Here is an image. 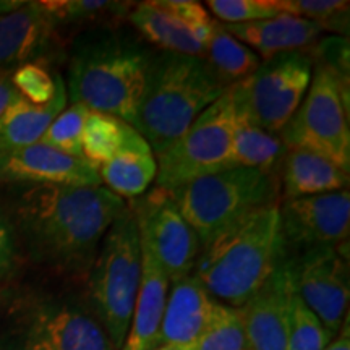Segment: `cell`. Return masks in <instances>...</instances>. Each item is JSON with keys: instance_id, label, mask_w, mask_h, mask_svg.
Instances as JSON below:
<instances>
[{"instance_id": "obj_1", "label": "cell", "mask_w": 350, "mask_h": 350, "mask_svg": "<svg viewBox=\"0 0 350 350\" xmlns=\"http://www.w3.org/2000/svg\"><path fill=\"white\" fill-rule=\"evenodd\" d=\"M124 208V200L104 187L20 185L8 217L31 258L75 273L91 269Z\"/></svg>"}, {"instance_id": "obj_2", "label": "cell", "mask_w": 350, "mask_h": 350, "mask_svg": "<svg viewBox=\"0 0 350 350\" xmlns=\"http://www.w3.org/2000/svg\"><path fill=\"white\" fill-rule=\"evenodd\" d=\"M152 52L137 38L116 29H96L73 47L67 96L93 112L133 125L142 103Z\"/></svg>"}, {"instance_id": "obj_3", "label": "cell", "mask_w": 350, "mask_h": 350, "mask_svg": "<svg viewBox=\"0 0 350 350\" xmlns=\"http://www.w3.org/2000/svg\"><path fill=\"white\" fill-rule=\"evenodd\" d=\"M279 204L262 206L204 247L195 278L216 299L240 308L286 260Z\"/></svg>"}, {"instance_id": "obj_4", "label": "cell", "mask_w": 350, "mask_h": 350, "mask_svg": "<svg viewBox=\"0 0 350 350\" xmlns=\"http://www.w3.org/2000/svg\"><path fill=\"white\" fill-rule=\"evenodd\" d=\"M227 88L203 57L165 51L152 54L131 126L146 139L154 156H159Z\"/></svg>"}, {"instance_id": "obj_5", "label": "cell", "mask_w": 350, "mask_h": 350, "mask_svg": "<svg viewBox=\"0 0 350 350\" xmlns=\"http://www.w3.org/2000/svg\"><path fill=\"white\" fill-rule=\"evenodd\" d=\"M142 278V245L133 208L125 206L99 245L90 274V299L116 350L129 334Z\"/></svg>"}, {"instance_id": "obj_6", "label": "cell", "mask_w": 350, "mask_h": 350, "mask_svg": "<svg viewBox=\"0 0 350 350\" xmlns=\"http://www.w3.org/2000/svg\"><path fill=\"white\" fill-rule=\"evenodd\" d=\"M187 224L203 248L248 214L275 203L274 174L256 169H227L204 175L170 191Z\"/></svg>"}, {"instance_id": "obj_7", "label": "cell", "mask_w": 350, "mask_h": 350, "mask_svg": "<svg viewBox=\"0 0 350 350\" xmlns=\"http://www.w3.org/2000/svg\"><path fill=\"white\" fill-rule=\"evenodd\" d=\"M279 137L287 150L312 151L349 172L347 85L338 67L329 64L317 67L300 107Z\"/></svg>"}, {"instance_id": "obj_8", "label": "cell", "mask_w": 350, "mask_h": 350, "mask_svg": "<svg viewBox=\"0 0 350 350\" xmlns=\"http://www.w3.org/2000/svg\"><path fill=\"white\" fill-rule=\"evenodd\" d=\"M313 75L305 52H284L262 60L250 77L230 85L235 112L261 130L279 135L300 107Z\"/></svg>"}, {"instance_id": "obj_9", "label": "cell", "mask_w": 350, "mask_h": 350, "mask_svg": "<svg viewBox=\"0 0 350 350\" xmlns=\"http://www.w3.org/2000/svg\"><path fill=\"white\" fill-rule=\"evenodd\" d=\"M235 120L229 86L177 142L156 156V188L175 191L196 178L226 170Z\"/></svg>"}, {"instance_id": "obj_10", "label": "cell", "mask_w": 350, "mask_h": 350, "mask_svg": "<svg viewBox=\"0 0 350 350\" xmlns=\"http://www.w3.org/2000/svg\"><path fill=\"white\" fill-rule=\"evenodd\" d=\"M139 237L164 269L169 282L190 275L200 256V240L182 217L170 191L154 188L133 208Z\"/></svg>"}, {"instance_id": "obj_11", "label": "cell", "mask_w": 350, "mask_h": 350, "mask_svg": "<svg viewBox=\"0 0 350 350\" xmlns=\"http://www.w3.org/2000/svg\"><path fill=\"white\" fill-rule=\"evenodd\" d=\"M342 245L318 247L291 260L299 299L312 310L331 338L340 331L347 312L350 288L347 256Z\"/></svg>"}, {"instance_id": "obj_12", "label": "cell", "mask_w": 350, "mask_h": 350, "mask_svg": "<svg viewBox=\"0 0 350 350\" xmlns=\"http://www.w3.org/2000/svg\"><path fill=\"white\" fill-rule=\"evenodd\" d=\"M286 252L347 243L350 232L349 190L284 201L279 208Z\"/></svg>"}, {"instance_id": "obj_13", "label": "cell", "mask_w": 350, "mask_h": 350, "mask_svg": "<svg viewBox=\"0 0 350 350\" xmlns=\"http://www.w3.org/2000/svg\"><path fill=\"white\" fill-rule=\"evenodd\" d=\"M21 350H116L100 323L81 308L41 304L26 313Z\"/></svg>"}, {"instance_id": "obj_14", "label": "cell", "mask_w": 350, "mask_h": 350, "mask_svg": "<svg viewBox=\"0 0 350 350\" xmlns=\"http://www.w3.org/2000/svg\"><path fill=\"white\" fill-rule=\"evenodd\" d=\"M295 297L291 260H284L255 295L240 306L248 350H287Z\"/></svg>"}, {"instance_id": "obj_15", "label": "cell", "mask_w": 350, "mask_h": 350, "mask_svg": "<svg viewBox=\"0 0 350 350\" xmlns=\"http://www.w3.org/2000/svg\"><path fill=\"white\" fill-rule=\"evenodd\" d=\"M0 183L100 187L99 170L83 157L65 154L44 143L0 154Z\"/></svg>"}, {"instance_id": "obj_16", "label": "cell", "mask_w": 350, "mask_h": 350, "mask_svg": "<svg viewBox=\"0 0 350 350\" xmlns=\"http://www.w3.org/2000/svg\"><path fill=\"white\" fill-rule=\"evenodd\" d=\"M221 304L198 282L195 275H187L172 286L167 294L161 345L191 349L200 336L208 329Z\"/></svg>"}, {"instance_id": "obj_17", "label": "cell", "mask_w": 350, "mask_h": 350, "mask_svg": "<svg viewBox=\"0 0 350 350\" xmlns=\"http://www.w3.org/2000/svg\"><path fill=\"white\" fill-rule=\"evenodd\" d=\"M57 23L41 2H21L0 15V72L18 68L42 55Z\"/></svg>"}, {"instance_id": "obj_18", "label": "cell", "mask_w": 350, "mask_h": 350, "mask_svg": "<svg viewBox=\"0 0 350 350\" xmlns=\"http://www.w3.org/2000/svg\"><path fill=\"white\" fill-rule=\"evenodd\" d=\"M139 245L142 278L130 329L122 350H154L161 345V323L167 301L169 278L142 237Z\"/></svg>"}, {"instance_id": "obj_19", "label": "cell", "mask_w": 350, "mask_h": 350, "mask_svg": "<svg viewBox=\"0 0 350 350\" xmlns=\"http://www.w3.org/2000/svg\"><path fill=\"white\" fill-rule=\"evenodd\" d=\"M224 28L265 60L284 52L301 51L325 31L323 26L314 21L287 13L253 23L224 25Z\"/></svg>"}, {"instance_id": "obj_20", "label": "cell", "mask_w": 350, "mask_h": 350, "mask_svg": "<svg viewBox=\"0 0 350 350\" xmlns=\"http://www.w3.org/2000/svg\"><path fill=\"white\" fill-rule=\"evenodd\" d=\"M67 86L57 78V93L46 106H36L16 93L0 117V154L31 146L42 139L52 120L67 107Z\"/></svg>"}, {"instance_id": "obj_21", "label": "cell", "mask_w": 350, "mask_h": 350, "mask_svg": "<svg viewBox=\"0 0 350 350\" xmlns=\"http://www.w3.org/2000/svg\"><path fill=\"white\" fill-rule=\"evenodd\" d=\"M284 201L347 190L349 172L306 150H287L282 159Z\"/></svg>"}, {"instance_id": "obj_22", "label": "cell", "mask_w": 350, "mask_h": 350, "mask_svg": "<svg viewBox=\"0 0 350 350\" xmlns=\"http://www.w3.org/2000/svg\"><path fill=\"white\" fill-rule=\"evenodd\" d=\"M98 170L109 191L122 200L137 198L156 180L157 163L150 144L133 129L124 148Z\"/></svg>"}, {"instance_id": "obj_23", "label": "cell", "mask_w": 350, "mask_h": 350, "mask_svg": "<svg viewBox=\"0 0 350 350\" xmlns=\"http://www.w3.org/2000/svg\"><path fill=\"white\" fill-rule=\"evenodd\" d=\"M286 152L287 148L279 135L261 130L237 116L226 170L256 169L273 174Z\"/></svg>"}, {"instance_id": "obj_24", "label": "cell", "mask_w": 350, "mask_h": 350, "mask_svg": "<svg viewBox=\"0 0 350 350\" xmlns=\"http://www.w3.org/2000/svg\"><path fill=\"white\" fill-rule=\"evenodd\" d=\"M129 20L148 41L165 52L195 57H203L206 52L180 21L157 7L156 2L133 5Z\"/></svg>"}, {"instance_id": "obj_25", "label": "cell", "mask_w": 350, "mask_h": 350, "mask_svg": "<svg viewBox=\"0 0 350 350\" xmlns=\"http://www.w3.org/2000/svg\"><path fill=\"white\" fill-rule=\"evenodd\" d=\"M204 55H206L204 60L226 86L250 77L261 64L258 54L232 36L221 23L214 26Z\"/></svg>"}, {"instance_id": "obj_26", "label": "cell", "mask_w": 350, "mask_h": 350, "mask_svg": "<svg viewBox=\"0 0 350 350\" xmlns=\"http://www.w3.org/2000/svg\"><path fill=\"white\" fill-rule=\"evenodd\" d=\"M133 126L104 112L90 111L81 135L83 159L96 169L119 152Z\"/></svg>"}, {"instance_id": "obj_27", "label": "cell", "mask_w": 350, "mask_h": 350, "mask_svg": "<svg viewBox=\"0 0 350 350\" xmlns=\"http://www.w3.org/2000/svg\"><path fill=\"white\" fill-rule=\"evenodd\" d=\"M191 350H248L240 308L221 304L213 323Z\"/></svg>"}, {"instance_id": "obj_28", "label": "cell", "mask_w": 350, "mask_h": 350, "mask_svg": "<svg viewBox=\"0 0 350 350\" xmlns=\"http://www.w3.org/2000/svg\"><path fill=\"white\" fill-rule=\"evenodd\" d=\"M90 109L83 104H72L65 107L59 116L52 120L46 130L41 143L65 152V154L83 157L81 154V135Z\"/></svg>"}, {"instance_id": "obj_29", "label": "cell", "mask_w": 350, "mask_h": 350, "mask_svg": "<svg viewBox=\"0 0 350 350\" xmlns=\"http://www.w3.org/2000/svg\"><path fill=\"white\" fill-rule=\"evenodd\" d=\"M332 338L312 310L295 294L292 301L287 350H325Z\"/></svg>"}, {"instance_id": "obj_30", "label": "cell", "mask_w": 350, "mask_h": 350, "mask_svg": "<svg viewBox=\"0 0 350 350\" xmlns=\"http://www.w3.org/2000/svg\"><path fill=\"white\" fill-rule=\"evenodd\" d=\"M349 2L344 0H278L281 13L299 16L321 25L325 31H344L347 25Z\"/></svg>"}, {"instance_id": "obj_31", "label": "cell", "mask_w": 350, "mask_h": 350, "mask_svg": "<svg viewBox=\"0 0 350 350\" xmlns=\"http://www.w3.org/2000/svg\"><path fill=\"white\" fill-rule=\"evenodd\" d=\"M41 3L55 23L109 18L126 12L129 5H131V3L109 2V0H44Z\"/></svg>"}, {"instance_id": "obj_32", "label": "cell", "mask_w": 350, "mask_h": 350, "mask_svg": "<svg viewBox=\"0 0 350 350\" xmlns=\"http://www.w3.org/2000/svg\"><path fill=\"white\" fill-rule=\"evenodd\" d=\"M57 78L59 75L52 77L49 70L38 62L21 65L10 75L16 93L36 106H46L54 99L57 93Z\"/></svg>"}, {"instance_id": "obj_33", "label": "cell", "mask_w": 350, "mask_h": 350, "mask_svg": "<svg viewBox=\"0 0 350 350\" xmlns=\"http://www.w3.org/2000/svg\"><path fill=\"white\" fill-rule=\"evenodd\" d=\"M206 5L226 25L253 23L281 15L278 0H209Z\"/></svg>"}, {"instance_id": "obj_34", "label": "cell", "mask_w": 350, "mask_h": 350, "mask_svg": "<svg viewBox=\"0 0 350 350\" xmlns=\"http://www.w3.org/2000/svg\"><path fill=\"white\" fill-rule=\"evenodd\" d=\"M18 256L16 234L8 214L0 206V279H5L13 273Z\"/></svg>"}, {"instance_id": "obj_35", "label": "cell", "mask_w": 350, "mask_h": 350, "mask_svg": "<svg viewBox=\"0 0 350 350\" xmlns=\"http://www.w3.org/2000/svg\"><path fill=\"white\" fill-rule=\"evenodd\" d=\"M16 96L15 88L12 85L10 75L8 72H0V117L5 112L8 104L12 103V99Z\"/></svg>"}, {"instance_id": "obj_36", "label": "cell", "mask_w": 350, "mask_h": 350, "mask_svg": "<svg viewBox=\"0 0 350 350\" xmlns=\"http://www.w3.org/2000/svg\"><path fill=\"white\" fill-rule=\"evenodd\" d=\"M325 350H350V334H349V321L345 319L344 329L339 331V336L331 340Z\"/></svg>"}, {"instance_id": "obj_37", "label": "cell", "mask_w": 350, "mask_h": 350, "mask_svg": "<svg viewBox=\"0 0 350 350\" xmlns=\"http://www.w3.org/2000/svg\"><path fill=\"white\" fill-rule=\"evenodd\" d=\"M154 350H191L188 347H175V345H159V347Z\"/></svg>"}]
</instances>
